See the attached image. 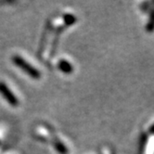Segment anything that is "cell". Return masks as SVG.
<instances>
[{"label": "cell", "instance_id": "cell-4", "mask_svg": "<svg viewBox=\"0 0 154 154\" xmlns=\"http://www.w3.org/2000/svg\"><path fill=\"white\" fill-rule=\"evenodd\" d=\"M55 148H56V149L61 153V154H66L67 153V149H66L64 147V145L62 144V143H60V141H57L56 143H55Z\"/></svg>", "mask_w": 154, "mask_h": 154}, {"label": "cell", "instance_id": "cell-2", "mask_svg": "<svg viewBox=\"0 0 154 154\" xmlns=\"http://www.w3.org/2000/svg\"><path fill=\"white\" fill-rule=\"evenodd\" d=\"M0 93L4 97L5 100L11 105V106H18L19 104V100H17V97H15V95L9 90L8 87L2 82H0Z\"/></svg>", "mask_w": 154, "mask_h": 154}, {"label": "cell", "instance_id": "cell-1", "mask_svg": "<svg viewBox=\"0 0 154 154\" xmlns=\"http://www.w3.org/2000/svg\"><path fill=\"white\" fill-rule=\"evenodd\" d=\"M12 60H13V62L18 66L19 68H20L23 71H24L28 75H30L32 77V78H35V79L40 78V76H41L40 72L37 69L32 67L31 64H29L26 60H24L21 57L14 56L12 58Z\"/></svg>", "mask_w": 154, "mask_h": 154}, {"label": "cell", "instance_id": "cell-3", "mask_svg": "<svg viewBox=\"0 0 154 154\" xmlns=\"http://www.w3.org/2000/svg\"><path fill=\"white\" fill-rule=\"evenodd\" d=\"M60 69L63 72H72V70L71 64H70L68 61H66V60H61V61L60 62Z\"/></svg>", "mask_w": 154, "mask_h": 154}, {"label": "cell", "instance_id": "cell-5", "mask_svg": "<svg viewBox=\"0 0 154 154\" xmlns=\"http://www.w3.org/2000/svg\"><path fill=\"white\" fill-rule=\"evenodd\" d=\"M149 132L150 133H152V134H154V124L151 125V127L149 128Z\"/></svg>", "mask_w": 154, "mask_h": 154}]
</instances>
